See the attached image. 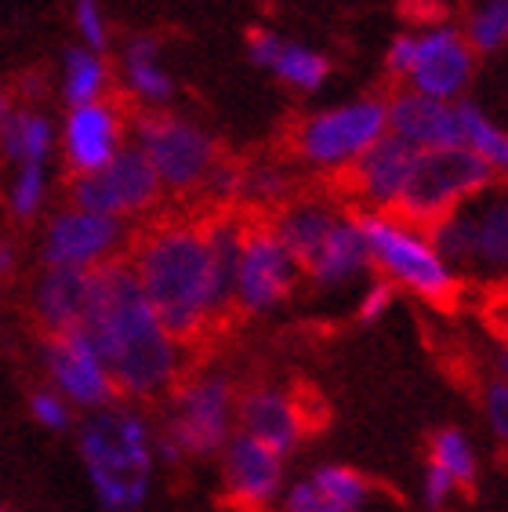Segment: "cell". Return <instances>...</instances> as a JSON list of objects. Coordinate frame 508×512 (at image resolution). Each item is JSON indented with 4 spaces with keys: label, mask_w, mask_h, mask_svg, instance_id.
Returning a JSON list of instances; mask_svg holds the SVG:
<instances>
[{
    "label": "cell",
    "mask_w": 508,
    "mask_h": 512,
    "mask_svg": "<svg viewBox=\"0 0 508 512\" xmlns=\"http://www.w3.org/2000/svg\"><path fill=\"white\" fill-rule=\"evenodd\" d=\"M327 509H331V505L316 494L313 483H298V487H291V494H287V512H327Z\"/></svg>",
    "instance_id": "obj_40"
},
{
    "label": "cell",
    "mask_w": 508,
    "mask_h": 512,
    "mask_svg": "<svg viewBox=\"0 0 508 512\" xmlns=\"http://www.w3.org/2000/svg\"><path fill=\"white\" fill-rule=\"evenodd\" d=\"M0 512H4V509H0Z\"/></svg>",
    "instance_id": "obj_48"
},
{
    "label": "cell",
    "mask_w": 508,
    "mask_h": 512,
    "mask_svg": "<svg viewBox=\"0 0 508 512\" xmlns=\"http://www.w3.org/2000/svg\"><path fill=\"white\" fill-rule=\"evenodd\" d=\"M494 367H498V375H501V382H505V385H508V353H505V349H501V353H498V356H494Z\"/></svg>",
    "instance_id": "obj_44"
},
{
    "label": "cell",
    "mask_w": 508,
    "mask_h": 512,
    "mask_svg": "<svg viewBox=\"0 0 508 512\" xmlns=\"http://www.w3.org/2000/svg\"><path fill=\"white\" fill-rule=\"evenodd\" d=\"M91 298V269H44L33 287V313L44 335H69L84 327Z\"/></svg>",
    "instance_id": "obj_21"
},
{
    "label": "cell",
    "mask_w": 508,
    "mask_h": 512,
    "mask_svg": "<svg viewBox=\"0 0 508 512\" xmlns=\"http://www.w3.org/2000/svg\"><path fill=\"white\" fill-rule=\"evenodd\" d=\"M381 135H389L385 99H360L298 120L284 138V153L334 178L352 168Z\"/></svg>",
    "instance_id": "obj_7"
},
{
    "label": "cell",
    "mask_w": 508,
    "mask_h": 512,
    "mask_svg": "<svg viewBox=\"0 0 508 512\" xmlns=\"http://www.w3.org/2000/svg\"><path fill=\"white\" fill-rule=\"evenodd\" d=\"M106 88V66L98 59L95 51H80L73 48L66 55V102L73 109L77 106H91L98 102Z\"/></svg>",
    "instance_id": "obj_27"
},
{
    "label": "cell",
    "mask_w": 508,
    "mask_h": 512,
    "mask_svg": "<svg viewBox=\"0 0 508 512\" xmlns=\"http://www.w3.org/2000/svg\"><path fill=\"white\" fill-rule=\"evenodd\" d=\"M77 26L95 55L106 48V22H102V11H98L95 0H77Z\"/></svg>",
    "instance_id": "obj_35"
},
{
    "label": "cell",
    "mask_w": 508,
    "mask_h": 512,
    "mask_svg": "<svg viewBox=\"0 0 508 512\" xmlns=\"http://www.w3.org/2000/svg\"><path fill=\"white\" fill-rule=\"evenodd\" d=\"M280 462L251 436H236L222 458V502L233 512H265L280 491Z\"/></svg>",
    "instance_id": "obj_16"
},
{
    "label": "cell",
    "mask_w": 508,
    "mask_h": 512,
    "mask_svg": "<svg viewBox=\"0 0 508 512\" xmlns=\"http://www.w3.org/2000/svg\"><path fill=\"white\" fill-rule=\"evenodd\" d=\"M247 51H251L254 66L273 69V62L280 59V51H284V40L276 37L273 30H251L247 33Z\"/></svg>",
    "instance_id": "obj_36"
},
{
    "label": "cell",
    "mask_w": 508,
    "mask_h": 512,
    "mask_svg": "<svg viewBox=\"0 0 508 512\" xmlns=\"http://www.w3.org/2000/svg\"><path fill=\"white\" fill-rule=\"evenodd\" d=\"M316 494L338 512H360L374 498V480L345 465H323L313 480Z\"/></svg>",
    "instance_id": "obj_25"
},
{
    "label": "cell",
    "mask_w": 508,
    "mask_h": 512,
    "mask_svg": "<svg viewBox=\"0 0 508 512\" xmlns=\"http://www.w3.org/2000/svg\"><path fill=\"white\" fill-rule=\"evenodd\" d=\"M236 418L244 425V436L258 440L276 458H284L298 444L327 429L331 407L316 393V385H294V389L251 385L236 404Z\"/></svg>",
    "instance_id": "obj_8"
},
{
    "label": "cell",
    "mask_w": 508,
    "mask_h": 512,
    "mask_svg": "<svg viewBox=\"0 0 508 512\" xmlns=\"http://www.w3.org/2000/svg\"><path fill=\"white\" fill-rule=\"evenodd\" d=\"M414 157H418V149L411 142H403L396 135H381L352 168L327 178L323 189L342 207H352V211H381V215H389L396 197H400L403 182L411 175Z\"/></svg>",
    "instance_id": "obj_13"
},
{
    "label": "cell",
    "mask_w": 508,
    "mask_h": 512,
    "mask_svg": "<svg viewBox=\"0 0 508 512\" xmlns=\"http://www.w3.org/2000/svg\"><path fill=\"white\" fill-rule=\"evenodd\" d=\"M273 73L276 77H284L287 84L302 91H316L327 77V59H323L320 51H309V48H298V44H284L280 51V59L273 62Z\"/></svg>",
    "instance_id": "obj_29"
},
{
    "label": "cell",
    "mask_w": 508,
    "mask_h": 512,
    "mask_svg": "<svg viewBox=\"0 0 508 512\" xmlns=\"http://www.w3.org/2000/svg\"><path fill=\"white\" fill-rule=\"evenodd\" d=\"M229 411H233V382H229V375L186 371L182 382L167 396V418L160 433L186 458H207L218 447H225Z\"/></svg>",
    "instance_id": "obj_10"
},
{
    "label": "cell",
    "mask_w": 508,
    "mask_h": 512,
    "mask_svg": "<svg viewBox=\"0 0 508 512\" xmlns=\"http://www.w3.org/2000/svg\"><path fill=\"white\" fill-rule=\"evenodd\" d=\"M127 84H131L135 95H142L149 102H164L171 95V77L157 62H127Z\"/></svg>",
    "instance_id": "obj_32"
},
{
    "label": "cell",
    "mask_w": 508,
    "mask_h": 512,
    "mask_svg": "<svg viewBox=\"0 0 508 512\" xmlns=\"http://www.w3.org/2000/svg\"><path fill=\"white\" fill-rule=\"evenodd\" d=\"M472 389H476V400L483 407L490 422V433L498 440V447L508 454V385L501 378H469Z\"/></svg>",
    "instance_id": "obj_30"
},
{
    "label": "cell",
    "mask_w": 508,
    "mask_h": 512,
    "mask_svg": "<svg viewBox=\"0 0 508 512\" xmlns=\"http://www.w3.org/2000/svg\"><path fill=\"white\" fill-rule=\"evenodd\" d=\"M138 284L164 331L196 356L211 349V262H207L204 207H182L149 218L131 237V255Z\"/></svg>",
    "instance_id": "obj_2"
},
{
    "label": "cell",
    "mask_w": 508,
    "mask_h": 512,
    "mask_svg": "<svg viewBox=\"0 0 508 512\" xmlns=\"http://www.w3.org/2000/svg\"><path fill=\"white\" fill-rule=\"evenodd\" d=\"M469 48L498 51L508 44V0H479L469 15Z\"/></svg>",
    "instance_id": "obj_28"
},
{
    "label": "cell",
    "mask_w": 508,
    "mask_h": 512,
    "mask_svg": "<svg viewBox=\"0 0 508 512\" xmlns=\"http://www.w3.org/2000/svg\"><path fill=\"white\" fill-rule=\"evenodd\" d=\"M80 331L95 345L117 396L127 400H164L189 371L182 345L157 320L127 258H109L91 269L88 316Z\"/></svg>",
    "instance_id": "obj_1"
},
{
    "label": "cell",
    "mask_w": 508,
    "mask_h": 512,
    "mask_svg": "<svg viewBox=\"0 0 508 512\" xmlns=\"http://www.w3.org/2000/svg\"><path fill=\"white\" fill-rule=\"evenodd\" d=\"M8 273H11V247L0 240V280H4Z\"/></svg>",
    "instance_id": "obj_43"
},
{
    "label": "cell",
    "mask_w": 508,
    "mask_h": 512,
    "mask_svg": "<svg viewBox=\"0 0 508 512\" xmlns=\"http://www.w3.org/2000/svg\"><path fill=\"white\" fill-rule=\"evenodd\" d=\"M127 62H157V40L135 37L127 44Z\"/></svg>",
    "instance_id": "obj_41"
},
{
    "label": "cell",
    "mask_w": 508,
    "mask_h": 512,
    "mask_svg": "<svg viewBox=\"0 0 508 512\" xmlns=\"http://www.w3.org/2000/svg\"><path fill=\"white\" fill-rule=\"evenodd\" d=\"M494 178L498 175L465 146L418 149L411 175L403 182L400 197H396L389 215L400 218L403 226L425 233L440 218H447L454 207L476 197L479 189H487Z\"/></svg>",
    "instance_id": "obj_6"
},
{
    "label": "cell",
    "mask_w": 508,
    "mask_h": 512,
    "mask_svg": "<svg viewBox=\"0 0 508 512\" xmlns=\"http://www.w3.org/2000/svg\"><path fill=\"white\" fill-rule=\"evenodd\" d=\"M429 4H432V0H429Z\"/></svg>",
    "instance_id": "obj_46"
},
{
    "label": "cell",
    "mask_w": 508,
    "mask_h": 512,
    "mask_svg": "<svg viewBox=\"0 0 508 512\" xmlns=\"http://www.w3.org/2000/svg\"><path fill=\"white\" fill-rule=\"evenodd\" d=\"M429 454L432 465H440L443 473L454 480V487H461L465 494L476 491V458H472L465 433H458V429H436L429 436Z\"/></svg>",
    "instance_id": "obj_26"
},
{
    "label": "cell",
    "mask_w": 508,
    "mask_h": 512,
    "mask_svg": "<svg viewBox=\"0 0 508 512\" xmlns=\"http://www.w3.org/2000/svg\"><path fill=\"white\" fill-rule=\"evenodd\" d=\"M160 178L149 164V157L138 146L120 149L106 168L95 175H77L69 182V197L80 211L95 215H142L149 207L160 204Z\"/></svg>",
    "instance_id": "obj_12"
},
{
    "label": "cell",
    "mask_w": 508,
    "mask_h": 512,
    "mask_svg": "<svg viewBox=\"0 0 508 512\" xmlns=\"http://www.w3.org/2000/svg\"><path fill=\"white\" fill-rule=\"evenodd\" d=\"M414 55H418V37H396L389 48V59H385V69L392 77H407L414 66Z\"/></svg>",
    "instance_id": "obj_39"
},
{
    "label": "cell",
    "mask_w": 508,
    "mask_h": 512,
    "mask_svg": "<svg viewBox=\"0 0 508 512\" xmlns=\"http://www.w3.org/2000/svg\"><path fill=\"white\" fill-rule=\"evenodd\" d=\"M11 113H15V109H11V95L8 91H0V135H4V128H8Z\"/></svg>",
    "instance_id": "obj_42"
},
{
    "label": "cell",
    "mask_w": 508,
    "mask_h": 512,
    "mask_svg": "<svg viewBox=\"0 0 508 512\" xmlns=\"http://www.w3.org/2000/svg\"><path fill=\"white\" fill-rule=\"evenodd\" d=\"M40 353H44V367H48L62 400L77 407H95V411H106L117 400V389L109 382L106 367H102L95 345L88 342L84 331L44 335Z\"/></svg>",
    "instance_id": "obj_14"
},
{
    "label": "cell",
    "mask_w": 508,
    "mask_h": 512,
    "mask_svg": "<svg viewBox=\"0 0 508 512\" xmlns=\"http://www.w3.org/2000/svg\"><path fill=\"white\" fill-rule=\"evenodd\" d=\"M327 512H338V509H327Z\"/></svg>",
    "instance_id": "obj_45"
},
{
    "label": "cell",
    "mask_w": 508,
    "mask_h": 512,
    "mask_svg": "<svg viewBox=\"0 0 508 512\" xmlns=\"http://www.w3.org/2000/svg\"><path fill=\"white\" fill-rule=\"evenodd\" d=\"M389 135L411 142L414 149H447L461 146L458 113L447 102H436L418 91H400L385 102Z\"/></svg>",
    "instance_id": "obj_20"
},
{
    "label": "cell",
    "mask_w": 508,
    "mask_h": 512,
    "mask_svg": "<svg viewBox=\"0 0 508 512\" xmlns=\"http://www.w3.org/2000/svg\"><path fill=\"white\" fill-rule=\"evenodd\" d=\"M411 84L418 95H429L436 102L458 99L472 77V48L450 26H436L425 37H418V55L411 66Z\"/></svg>",
    "instance_id": "obj_17"
},
{
    "label": "cell",
    "mask_w": 508,
    "mask_h": 512,
    "mask_svg": "<svg viewBox=\"0 0 508 512\" xmlns=\"http://www.w3.org/2000/svg\"><path fill=\"white\" fill-rule=\"evenodd\" d=\"M138 149L149 157L157 171L160 186L171 189L175 197H200L207 175L222 160V149L207 131L182 117L167 113H142L135 117Z\"/></svg>",
    "instance_id": "obj_9"
},
{
    "label": "cell",
    "mask_w": 508,
    "mask_h": 512,
    "mask_svg": "<svg viewBox=\"0 0 508 512\" xmlns=\"http://www.w3.org/2000/svg\"><path fill=\"white\" fill-rule=\"evenodd\" d=\"M392 306V284L389 280H378V284H371L367 287V295H363V302H360V324H374L385 309Z\"/></svg>",
    "instance_id": "obj_37"
},
{
    "label": "cell",
    "mask_w": 508,
    "mask_h": 512,
    "mask_svg": "<svg viewBox=\"0 0 508 512\" xmlns=\"http://www.w3.org/2000/svg\"><path fill=\"white\" fill-rule=\"evenodd\" d=\"M298 284V262L287 255V247L276 240L269 215L247 211L244 244H240V269H236V316L269 313Z\"/></svg>",
    "instance_id": "obj_11"
},
{
    "label": "cell",
    "mask_w": 508,
    "mask_h": 512,
    "mask_svg": "<svg viewBox=\"0 0 508 512\" xmlns=\"http://www.w3.org/2000/svg\"><path fill=\"white\" fill-rule=\"evenodd\" d=\"M371 266H374L371 251H367V240H363L360 226L352 222V215H345L331 229V237L323 240V247L316 251V258L309 262L305 273L313 276L316 287H334L352 280V276L367 273Z\"/></svg>",
    "instance_id": "obj_22"
},
{
    "label": "cell",
    "mask_w": 508,
    "mask_h": 512,
    "mask_svg": "<svg viewBox=\"0 0 508 512\" xmlns=\"http://www.w3.org/2000/svg\"><path fill=\"white\" fill-rule=\"evenodd\" d=\"M40 200H44V168L40 164H22L15 186H11V211L19 218L37 215Z\"/></svg>",
    "instance_id": "obj_31"
},
{
    "label": "cell",
    "mask_w": 508,
    "mask_h": 512,
    "mask_svg": "<svg viewBox=\"0 0 508 512\" xmlns=\"http://www.w3.org/2000/svg\"><path fill=\"white\" fill-rule=\"evenodd\" d=\"M30 411L40 425H48V429H69V404L62 400L55 389H37L30 396Z\"/></svg>",
    "instance_id": "obj_34"
},
{
    "label": "cell",
    "mask_w": 508,
    "mask_h": 512,
    "mask_svg": "<svg viewBox=\"0 0 508 512\" xmlns=\"http://www.w3.org/2000/svg\"><path fill=\"white\" fill-rule=\"evenodd\" d=\"M120 240H124L120 218L69 207V211L51 218L48 237H44V266L48 269H95L117 255Z\"/></svg>",
    "instance_id": "obj_15"
},
{
    "label": "cell",
    "mask_w": 508,
    "mask_h": 512,
    "mask_svg": "<svg viewBox=\"0 0 508 512\" xmlns=\"http://www.w3.org/2000/svg\"><path fill=\"white\" fill-rule=\"evenodd\" d=\"M349 215L367 240L371 262L389 273L392 284L411 287L414 295L440 309H458L465 302L469 287L443 266V258L432 251L425 233L403 226L400 218L381 215V211H349Z\"/></svg>",
    "instance_id": "obj_5"
},
{
    "label": "cell",
    "mask_w": 508,
    "mask_h": 512,
    "mask_svg": "<svg viewBox=\"0 0 508 512\" xmlns=\"http://www.w3.org/2000/svg\"><path fill=\"white\" fill-rule=\"evenodd\" d=\"M454 113H458L461 146L469 149V153H476V157L483 160L498 178H508V135L505 131L494 128L472 102H458Z\"/></svg>",
    "instance_id": "obj_23"
},
{
    "label": "cell",
    "mask_w": 508,
    "mask_h": 512,
    "mask_svg": "<svg viewBox=\"0 0 508 512\" xmlns=\"http://www.w3.org/2000/svg\"><path fill=\"white\" fill-rule=\"evenodd\" d=\"M4 157L19 160V164H44L51 149V124L30 109H15L8 120V128L0 135Z\"/></svg>",
    "instance_id": "obj_24"
},
{
    "label": "cell",
    "mask_w": 508,
    "mask_h": 512,
    "mask_svg": "<svg viewBox=\"0 0 508 512\" xmlns=\"http://www.w3.org/2000/svg\"><path fill=\"white\" fill-rule=\"evenodd\" d=\"M443 266L472 291L508 287V178H494L447 218L425 229Z\"/></svg>",
    "instance_id": "obj_3"
},
{
    "label": "cell",
    "mask_w": 508,
    "mask_h": 512,
    "mask_svg": "<svg viewBox=\"0 0 508 512\" xmlns=\"http://www.w3.org/2000/svg\"><path fill=\"white\" fill-rule=\"evenodd\" d=\"M454 491H458V487H454V480L443 473L440 465L429 462V469H425V502H429V509H443Z\"/></svg>",
    "instance_id": "obj_38"
},
{
    "label": "cell",
    "mask_w": 508,
    "mask_h": 512,
    "mask_svg": "<svg viewBox=\"0 0 508 512\" xmlns=\"http://www.w3.org/2000/svg\"><path fill=\"white\" fill-rule=\"evenodd\" d=\"M479 316H483L487 331L505 345V353H508V287H501V291H483V295H479Z\"/></svg>",
    "instance_id": "obj_33"
},
{
    "label": "cell",
    "mask_w": 508,
    "mask_h": 512,
    "mask_svg": "<svg viewBox=\"0 0 508 512\" xmlns=\"http://www.w3.org/2000/svg\"><path fill=\"white\" fill-rule=\"evenodd\" d=\"M265 512H269V509H265Z\"/></svg>",
    "instance_id": "obj_47"
},
{
    "label": "cell",
    "mask_w": 508,
    "mask_h": 512,
    "mask_svg": "<svg viewBox=\"0 0 508 512\" xmlns=\"http://www.w3.org/2000/svg\"><path fill=\"white\" fill-rule=\"evenodd\" d=\"M120 109L113 102L77 106L66 120V160L77 175H95L120 153Z\"/></svg>",
    "instance_id": "obj_19"
},
{
    "label": "cell",
    "mask_w": 508,
    "mask_h": 512,
    "mask_svg": "<svg viewBox=\"0 0 508 512\" xmlns=\"http://www.w3.org/2000/svg\"><path fill=\"white\" fill-rule=\"evenodd\" d=\"M345 207L327 193V189H302L294 200H287L284 207H276L269 215L276 240L287 247V255L298 262V269H309V262L316 258V251L323 247V240L331 237V229L342 222Z\"/></svg>",
    "instance_id": "obj_18"
},
{
    "label": "cell",
    "mask_w": 508,
    "mask_h": 512,
    "mask_svg": "<svg viewBox=\"0 0 508 512\" xmlns=\"http://www.w3.org/2000/svg\"><path fill=\"white\" fill-rule=\"evenodd\" d=\"M149 447V429L135 411L106 407L84 422L80 458L106 512H135L146 502L153 469Z\"/></svg>",
    "instance_id": "obj_4"
}]
</instances>
